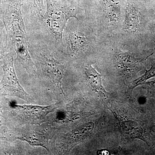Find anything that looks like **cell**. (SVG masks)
Here are the masks:
<instances>
[{
  "mask_svg": "<svg viewBox=\"0 0 155 155\" xmlns=\"http://www.w3.org/2000/svg\"><path fill=\"white\" fill-rule=\"evenodd\" d=\"M47 8L41 18L25 23L28 37L43 40L62 54L65 47L63 33L68 20L77 17L80 8L72 0H46Z\"/></svg>",
  "mask_w": 155,
  "mask_h": 155,
  "instance_id": "obj_1",
  "label": "cell"
},
{
  "mask_svg": "<svg viewBox=\"0 0 155 155\" xmlns=\"http://www.w3.org/2000/svg\"><path fill=\"white\" fill-rule=\"evenodd\" d=\"M16 53L10 51L3 58L2 65V78L0 81V93L3 95L15 97L27 102L31 97L21 86L17 78L14 67V57Z\"/></svg>",
  "mask_w": 155,
  "mask_h": 155,
  "instance_id": "obj_2",
  "label": "cell"
},
{
  "mask_svg": "<svg viewBox=\"0 0 155 155\" xmlns=\"http://www.w3.org/2000/svg\"><path fill=\"white\" fill-rule=\"evenodd\" d=\"M85 28L78 20L77 23L67 24L63 33L66 47L63 55L79 58L87 52L90 43Z\"/></svg>",
  "mask_w": 155,
  "mask_h": 155,
  "instance_id": "obj_3",
  "label": "cell"
},
{
  "mask_svg": "<svg viewBox=\"0 0 155 155\" xmlns=\"http://www.w3.org/2000/svg\"><path fill=\"white\" fill-rule=\"evenodd\" d=\"M11 105L14 116L24 123L29 124H37L44 122L48 114L58 106V104L43 107L33 105H18L13 103Z\"/></svg>",
  "mask_w": 155,
  "mask_h": 155,
  "instance_id": "obj_4",
  "label": "cell"
},
{
  "mask_svg": "<svg viewBox=\"0 0 155 155\" xmlns=\"http://www.w3.org/2000/svg\"><path fill=\"white\" fill-rule=\"evenodd\" d=\"M125 4L124 29L129 33H138L145 26V16L133 0H126Z\"/></svg>",
  "mask_w": 155,
  "mask_h": 155,
  "instance_id": "obj_5",
  "label": "cell"
},
{
  "mask_svg": "<svg viewBox=\"0 0 155 155\" xmlns=\"http://www.w3.org/2000/svg\"><path fill=\"white\" fill-rule=\"evenodd\" d=\"M22 12L25 22L34 21L44 16L45 12L43 0H22Z\"/></svg>",
  "mask_w": 155,
  "mask_h": 155,
  "instance_id": "obj_6",
  "label": "cell"
},
{
  "mask_svg": "<svg viewBox=\"0 0 155 155\" xmlns=\"http://www.w3.org/2000/svg\"><path fill=\"white\" fill-rule=\"evenodd\" d=\"M94 128L92 122H88L72 130L66 135V145L68 149L70 150L75 146L76 143L80 142L91 134Z\"/></svg>",
  "mask_w": 155,
  "mask_h": 155,
  "instance_id": "obj_7",
  "label": "cell"
},
{
  "mask_svg": "<svg viewBox=\"0 0 155 155\" xmlns=\"http://www.w3.org/2000/svg\"><path fill=\"white\" fill-rule=\"evenodd\" d=\"M16 139L27 142L33 146L42 147L49 151L48 137L45 133L36 130H25L14 136Z\"/></svg>",
  "mask_w": 155,
  "mask_h": 155,
  "instance_id": "obj_8",
  "label": "cell"
},
{
  "mask_svg": "<svg viewBox=\"0 0 155 155\" xmlns=\"http://www.w3.org/2000/svg\"><path fill=\"white\" fill-rule=\"evenodd\" d=\"M121 128L123 135L127 138L139 139L147 143L143 128L137 122L131 120L124 121L121 124Z\"/></svg>",
  "mask_w": 155,
  "mask_h": 155,
  "instance_id": "obj_9",
  "label": "cell"
},
{
  "mask_svg": "<svg viewBox=\"0 0 155 155\" xmlns=\"http://www.w3.org/2000/svg\"><path fill=\"white\" fill-rule=\"evenodd\" d=\"M154 53H152L147 58L138 59L128 53H121L118 55L117 59L120 66L123 69L126 70H135L141 67L148 58L152 55Z\"/></svg>",
  "mask_w": 155,
  "mask_h": 155,
  "instance_id": "obj_10",
  "label": "cell"
},
{
  "mask_svg": "<svg viewBox=\"0 0 155 155\" xmlns=\"http://www.w3.org/2000/svg\"><path fill=\"white\" fill-rule=\"evenodd\" d=\"M85 70L87 79L94 90L95 91H101L106 92L105 90L102 83L101 75V74L91 66L86 67Z\"/></svg>",
  "mask_w": 155,
  "mask_h": 155,
  "instance_id": "obj_11",
  "label": "cell"
},
{
  "mask_svg": "<svg viewBox=\"0 0 155 155\" xmlns=\"http://www.w3.org/2000/svg\"><path fill=\"white\" fill-rule=\"evenodd\" d=\"M10 51L7 42V32L5 25L0 19V61Z\"/></svg>",
  "mask_w": 155,
  "mask_h": 155,
  "instance_id": "obj_12",
  "label": "cell"
},
{
  "mask_svg": "<svg viewBox=\"0 0 155 155\" xmlns=\"http://www.w3.org/2000/svg\"><path fill=\"white\" fill-rule=\"evenodd\" d=\"M153 77H155V58L152 62L150 68L148 70H146L145 73L141 77L138 78L134 81L132 84L131 88L133 90L136 87L142 84L147 80Z\"/></svg>",
  "mask_w": 155,
  "mask_h": 155,
  "instance_id": "obj_13",
  "label": "cell"
},
{
  "mask_svg": "<svg viewBox=\"0 0 155 155\" xmlns=\"http://www.w3.org/2000/svg\"><path fill=\"white\" fill-rule=\"evenodd\" d=\"M142 84H145L149 94L155 97V79L152 81L145 82Z\"/></svg>",
  "mask_w": 155,
  "mask_h": 155,
  "instance_id": "obj_14",
  "label": "cell"
},
{
  "mask_svg": "<svg viewBox=\"0 0 155 155\" xmlns=\"http://www.w3.org/2000/svg\"><path fill=\"white\" fill-rule=\"evenodd\" d=\"M97 154L99 155H108L110 154V153L107 150L103 149L100 150L97 152Z\"/></svg>",
  "mask_w": 155,
  "mask_h": 155,
  "instance_id": "obj_15",
  "label": "cell"
},
{
  "mask_svg": "<svg viewBox=\"0 0 155 155\" xmlns=\"http://www.w3.org/2000/svg\"><path fill=\"white\" fill-rule=\"evenodd\" d=\"M153 41L155 45V21L154 23V28L153 36Z\"/></svg>",
  "mask_w": 155,
  "mask_h": 155,
  "instance_id": "obj_16",
  "label": "cell"
},
{
  "mask_svg": "<svg viewBox=\"0 0 155 155\" xmlns=\"http://www.w3.org/2000/svg\"><path fill=\"white\" fill-rule=\"evenodd\" d=\"M3 64V60H2V61H0V67L1 66H2Z\"/></svg>",
  "mask_w": 155,
  "mask_h": 155,
  "instance_id": "obj_17",
  "label": "cell"
},
{
  "mask_svg": "<svg viewBox=\"0 0 155 155\" xmlns=\"http://www.w3.org/2000/svg\"><path fill=\"white\" fill-rule=\"evenodd\" d=\"M4 1H5V0H0V4L4 2Z\"/></svg>",
  "mask_w": 155,
  "mask_h": 155,
  "instance_id": "obj_18",
  "label": "cell"
},
{
  "mask_svg": "<svg viewBox=\"0 0 155 155\" xmlns=\"http://www.w3.org/2000/svg\"><path fill=\"white\" fill-rule=\"evenodd\" d=\"M153 2L154 4V6L155 7V0H153Z\"/></svg>",
  "mask_w": 155,
  "mask_h": 155,
  "instance_id": "obj_19",
  "label": "cell"
},
{
  "mask_svg": "<svg viewBox=\"0 0 155 155\" xmlns=\"http://www.w3.org/2000/svg\"><path fill=\"white\" fill-rule=\"evenodd\" d=\"M1 112H2V110H1V109H0V117H1Z\"/></svg>",
  "mask_w": 155,
  "mask_h": 155,
  "instance_id": "obj_20",
  "label": "cell"
},
{
  "mask_svg": "<svg viewBox=\"0 0 155 155\" xmlns=\"http://www.w3.org/2000/svg\"><path fill=\"white\" fill-rule=\"evenodd\" d=\"M154 53H155V52H154Z\"/></svg>",
  "mask_w": 155,
  "mask_h": 155,
  "instance_id": "obj_21",
  "label": "cell"
}]
</instances>
